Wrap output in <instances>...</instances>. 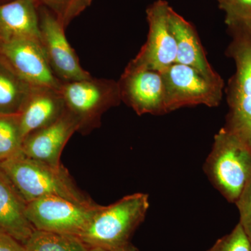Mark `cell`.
Returning a JSON list of instances; mask_svg holds the SVG:
<instances>
[{"label":"cell","mask_w":251,"mask_h":251,"mask_svg":"<svg viewBox=\"0 0 251 251\" xmlns=\"http://www.w3.org/2000/svg\"><path fill=\"white\" fill-rule=\"evenodd\" d=\"M39 16L41 46L54 76L61 82L92 77L81 66L77 54L66 37V28L62 23L44 7H39Z\"/></svg>","instance_id":"ba28073f"},{"label":"cell","mask_w":251,"mask_h":251,"mask_svg":"<svg viewBox=\"0 0 251 251\" xmlns=\"http://www.w3.org/2000/svg\"><path fill=\"white\" fill-rule=\"evenodd\" d=\"M27 202L0 168V232L25 244L36 230L27 216Z\"/></svg>","instance_id":"9a60e30c"},{"label":"cell","mask_w":251,"mask_h":251,"mask_svg":"<svg viewBox=\"0 0 251 251\" xmlns=\"http://www.w3.org/2000/svg\"><path fill=\"white\" fill-rule=\"evenodd\" d=\"M77 129V120L66 110L62 116L52 125L27 135L23 140V153L52 166H62L60 158L63 150Z\"/></svg>","instance_id":"7c38bea8"},{"label":"cell","mask_w":251,"mask_h":251,"mask_svg":"<svg viewBox=\"0 0 251 251\" xmlns=\"http://www.w3.org/2000/svg\"><path fill=\"white\" fill-rule=\"evenodd\" d=\"M168 21L176 41V63L193 68L213 82H224L208 62L197 31L192 25L175 12L171 6L168 9Z\"/></svg>","instance_id":"4fadbf2b"},{"label":"cell","mask_w":251,"mask_h":251,"mask_svg":"<svg viewBox=\"0 0 251 251\" xmlns=\"http://www.w3.org/2000/svg\"><path fill=\"white\" fill-rule=\"evenodd\" d=\"M65 102L59 88L32 86L19 114L23 136L52 125L65 112Z\"/></svg>","instance_id":"5bb4252c"},{"label":"cell","mask_w":251,"mask_h":251,"mask_svg":"<svg viewBox=\"0 0 251 251\" xmlns=\"http://www.w3.org/2000/svg\"><path fill=\"white\" fill-rule=\"evenodd\" d=\"M207 251H251V242L241 224L216 241Z\"/></svg>","instance_id":"7402d4cb"},{"label":"cell","mask_w":251,"mask_h":251,"mask_svg":"<svg viewBox=\"0 0 251 251\" xmlns=\"http://www.w3.org/2000/svg\"><path fill=\"white\" fill-rule=\"evenodd\" d=\"M38 7H44L62 23L68 25L85 11L94 0H34Z\"/></svg>","instance_id":"ffe728a7"},{"label":"cell","mask_w":251,"mask_h":251,"mask_svg":"<svg viewBox=\"0 0 251 251\" xmlns=\"http://www.w3.org/2000/svg\"><path fill=\"white\" fill-rule=\"evenodd\" d=\"M166 91L167 113L187 106H219L224 82H213L196 69L175 63L161 72Z\"/></svg>","instance_id":"52a82bcc"},{"label":"cell","mask_w":251,"mask_h":251,"mask_svg":"<svg viewBox=\"0 0 251 251\" xmlns=\"http://www.w3.org/2000/svg\"><path fill=\"white\" fill-rule=\"evenodd\" d=\"M240 215L239 224L251 242V177L236 201Z\"/></svg>","instance_id":"603a6c76"},{"label":"cell","mask_w":251,"mask_h":251,"mask_svg":"<svg viewBox=\"0 0 251 251\" xmlns=\"http://www.w3.org/2000/svg\"><path fill=\"white\" fill-rule=\"evenodd\" d=\"M89 251H110L106 249H101V248H90Z\"/></svg>","instance_id":"d4e9b609"},{"label":"cell","mask_w":251,"mask_h":251,"mask_svg":"<svg viewBox=\"0 0 251 251\" xmlns=\"http://www.w3.org/2000/svg\"><path fill=\"white\" fill-rule=\"evenodd\" d=\"M204 170L213 186L235 203L251 177V150L224 127L214 136Z\"/></svg>","instance_id":"277c9868"},{"label":"cell","mask_w":251,"mask_h":251,"mask_svg":"<svg viewBox=\"0 0 251 251\" xmlns=\"http://www.w3.org/2000/svg\"><path fill=\"white\" fill-rule=\"evenodd\" d=\"M27 251H89L77 236L35 230L25 244Z\"/></svg>","instance_id":"ac0fdd59"},{"label":"cell","mask_w":251,"mask_h":251,"mask_svg":"<svg viewBox=\"0 0 251 251\" xmlns=\"http://www.w3.org/2000/svg\"><path fill=\"white\" fill-rule=\"evenodd\" d=\"M59 91L66 108L78 124L77 132L89 134L100 127L105 112L122 102L118 81L91 77L61 82Z\"/></svg>","instance_id":"5b68a950"},{"label":"cell","mask_w":251,"mask_h":251,"mask_svg":"<svg viewBox=\"0 0 251 251\" xmlns=\"http://www.w3.org/2000/svg\"><path fill=\"white\" fill-rule=\"evenodd\" d=\"M118 83L122 102L138 115L167 113L166 91L161 72L128 64Z\"/></svg>","instance_id":"8fae6325"},{"label":"cell","mask_w":251,"mask_h":251,"mask_svg":"<svg viewBox=\"0 0 251 251\" xmlns=\"http://www.w3.org/2000/svg\"><path fill=\"white\" fill-rule=\"evenodd\" d=\"M0 62L31 86L60 87L62 82L51 70L40 41L0 39Z\"/></svg>","instance_id":"9c48e42d"},{"label":"cell","mask_w":251,"mask_h":251,"mask_svg":"<svg viewBox=\"0 0 251 251\" xmlns=\"http://www.w3.org/2000/svg\"><path fill=\"white\" fill-rule=\"evenodd\" d=\"M150 207L148 194L136 193L108 206H99L79 238L90 248L122 251L130 247L135 229L146 217Z\"/></svg>","instance_id":"7a4b0ae2"},{"label":"cell","mask_w":251,"mask_h":251,"mask_svg":"<svg viewBox=\"0 0 251 251\" xmlns=\"http://www.w3.org/2000/svg\"><path fill=\"white\" fill-rule=\"evenodd\" d=\"M232 41L226 50L236 70L226 89L228 113L225 128L251 151V29L229 31Z\"/></svg>","instance_id":"3957f363"},{"label":"cell","mask_w":251,"mask_h":251,"mask_svg":"<svg viewBox=\"0 0 251 251\" xmlns=\"http://www.w3.org/2000/svg\"><path fill=\"white\" fill-rule=\"evenodd\" d=\"M0 168L27 202L38 198L57 196L87 205L95 204L77 187L62 165L52 166L29 158L22 151L1 162Z\"/></svg>","instance_id":"6da1fadb"},{"label":"cell","mask_w":251,"mask_h":251,"mask_svg":"<svg viewBox=\"0 0 251 251\" xmlns=\"http://www.w3.org/2000/svg\"><path fill=\"white\" fill-rule=\"evenodd\" d=\"M122 251H137L135 250V249L134 247H133V246L130 245L129 247L127 248L126 249H125V250H123Z\"/></svg>","instance_id":"484cf974"},{"label":"cell","mask_w":251,"mask_h":251,"mask_svg":"<svg viewBox=\"0 0 251 251\" xmlns=\"http://www.w3.org/2000/svg\"><path fill=\"white\" fill-rule=\"evenodd\" d=\"M40 41L39 7L34 0L0 2V39Z\"/></svg>","instance_id":"2e32d148"},{"label":"cell","mask_w":251,"mask_h":251,"mask_svg":"<svg viewBox=\"0 0 251 251\" xmlns=\"http://www.w3.org/2000/svg\"><path fill=\"white\" fill-rule=\"evenodd\" d=\"M23 140L19 115H0V163L22 152Z\"/></svg>","instance_id":"d6986e66"},{"label":"cell","mask_w":251,"mask_h":251,"mask_svg":"<svg viewBox=\"0 0 251 251\" xmlns=\"http://www.w3.org/2000/svg\"><path fill=\"white\" fill-rule=\"evenodd\" d=\"M229 31L251 29V0H219Z\"/></svg>","instance_id":"44dd1931"},{"label":"cell","mask_w":251,"mask_h":251,"mask_svg":"<svg viewBox=\"0 0 251 251\" xmlns=\"http://www.w3.org/2000/svg\"><path fill=\"white\" fill-rule=\"evenodd\" d=\"M9 0H0V2H5V1H8Z\"/></svg>","instance_id":"4316f807"},{"label":"cell","mask_w":251,"mask_h":251,"mask_svg":"<svg viewBox=\"0 0 251 251\" xmlns=\"http://www.w3.org/2000/svg\"><path fill=\"white\" fill-rule=\"evenodd\" d=\"M31 87L0 62V115H19Z\"/></svg>","instance_id":"e0dca14e"},{"label":"cell","mask_w":251,"mask_h":251,"mask_svg":"<svg viewBox=\"0 0 251 251\" xmlns=\"http://www.w3.org/2000/svg\"><path fill=\"white\" fill-rule=\"evenodd\" d=\"M98 204H80L57 196L27 202V216L36 230L79 237L98 210Z\"/></svg>","instance_id":"8992f818"},{"label":"cell","mask_w":251,"mask_h":251,"mask_svg":"<svg viewBox=\"0 0 251 251\" xmlns=\"http://www.w3.org/2000/svg\"><path fill=\"white\" fill-rule=\"evenodd\" d=\"M0 251H27L22 243L7 234L0 232Z\"/></svg>","instance_id":"cb8c5ba5"},{"label":"cell","mask_w":251,"mask_h":251,"mask_svg":"<svg viewBox=\"0 0 251 251\" xmlns=\"http://www.w3.org/2000/svg\"><path fill=\"white\" fill-rule=\"evenodd\" d=\"M168 3L158 0L147 9L148 39L139 52L128 64L163 72L176 63V44L168 21Z\"/></svg>","instance_id":"30bf717a"}]
</instances>
